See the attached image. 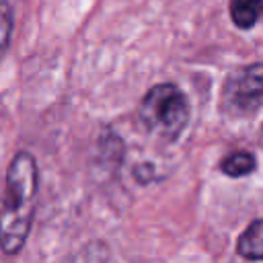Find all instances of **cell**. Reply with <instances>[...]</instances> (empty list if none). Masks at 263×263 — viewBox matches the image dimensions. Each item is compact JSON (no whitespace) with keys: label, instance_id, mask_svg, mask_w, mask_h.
Here are the masks:
<instances>
[{"label":"cell","instance_id":"obj_5","mask_svg":"<svg viewBox=\"0 0 263 263\" xmlns=\"http://www.w3.org/2000/svg\"><path fill=\"white\" fill-rule=\"evenodd\" d=\"M228 12L238 29H253L263 18V0H230Z\"/></svg>","mask_w":263,"mask_h":263},{"label":"cell","instance_id":"obj_2","mask_svg":"<svg viewBox=\"0 0 263 263\" xmlns=\"http://www.w3.org/2000/svg\"><path fill=\"white\" fill-rule=\"evenodd\" d=\"M189 117V99L175 82L152 86L138 105V119L144 129L164 144H173L181 138Z\"/></svg>","mask_w":263,"mask_h":263},{"label":"cell","instance_id":"obj_8","mask_svg":"<svg viewBox=\"0 0 263 263\" xmlns=\"http://www.w3.org/2000/svg\"><path fill=\"white\" fill-rule=\"evenodd\" d=\"M259 142H261V146H263V125H261V134H259Z\"/></svg>","mask_w":263,"mask_h":263},{"label":"cell","instance_id":"obj_1","mask_svg":"<svg viewBox=\"0 0 263 263\" xmlns=\"http://www.w3.org/2000/svg\"><path fill=\"white\" fill-rule=\"evenodd\" d=\"M37 160L31 152L21 150L10 160L0 203V249L4 255H16L23 251L37 210Z\"/></svg>","mask_w":263,"mask_h":263},{"label":"cell","instance_id":"obj_4","mask_svg":"<svg viewBox=\"0 0 263 263\" xmlns=\"http://www.w3.org/2000/svg\"><path fill=\"white\" fill-rule=\"evenodd\" d=\"M236 253L247 261H263V218L253 220L236 238Z\"/></svg>","mask_w":263,"mask_h":263},{"label":"cell","instance_id":"obj_6","mask_svg":"<svg viewBox=\"0 0 263 263\" xmlns=\"http://www.w3.org/2000/svg\"><path fill=\"white\" fill-rule=\"evenodd\" d=\"M255 168H257V160H255V154H251L249 150H234L220 160V171L226 177H234V179L247 177Z\"/></svg>","mask_w":263,"mask_h":263},{"label":"cell","instance_id":"obj_7","mask_svg":"<svg viewBox=\"0 0 263 263\" xmlns=\"http://www.w3.org/2000/svg\"><path fill=\"white\" fill-rule=\"evenodd\" d=\"M12 29H14V16L8 0H0V60L10 47L12 39Z\"/></svg>","mask_w":263,"mask_h":263},{"label":"cell","instance_id":"obj_3","mask_svg":"<svg viewBox=\"0 0 263 263\" xmlns=\"http://www.w3.org/2000/svg\"><path fill=\"white\" fill-rule=\"evenodd\" d=\"M263 105V62L234 68L220 92V109L228 117H247Z\"/></svg>","mask_w":263,"mask_h":263}]
</instances>
